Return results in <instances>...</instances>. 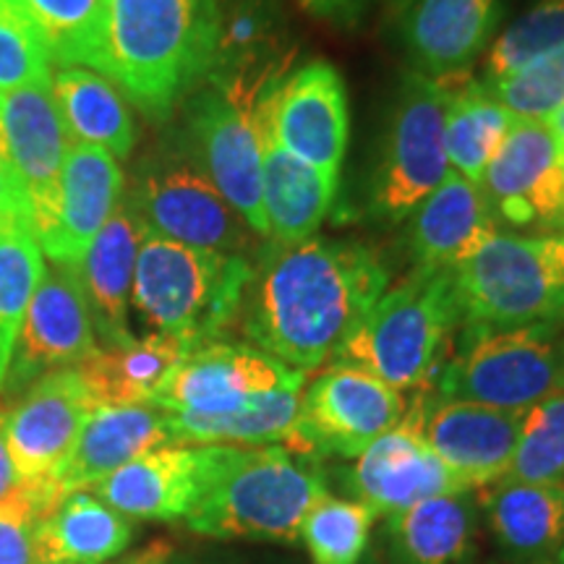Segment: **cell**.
Returning a JSON list of instances; mask_svg holds the SVG:
<instances>
[{"label": "cell", "instance_id": "obj_49", "mask_svg": "<svg viewBox=\"0 0 564 564\" xmlns=\"http://www.w3.org/2000/svg\"><path fill=\"white\" fill-rule=\"evenodd\" d=\"M61 564H68V562H61Z\"/></svg>", "mask_w": 564, "mask_h": 564}, {"label": "cell", "instance_id": "obj_37", "mask_svg": "<svg viewBox=\"0 0 564 564\" xmlns=\"http://www.w3.org/2000/svg\"><path fill=\"white\" fill-rule=\"evenodd\" d=\"M564 47V0H535L486 51L481 84L510 79L533 61Z\"/></svg>", "mask_w": 564, "mask_h": 564}, {"label": "cell", "instance_id": "obj_8", "mask_svg": "<svg viewBox=\"0 0 564 564\" xmlns=\"http://www.w3.org/2000/svg\"><path fill=\"white\" fill-rule=\"evenodd\" d=\"M449 89L419 70L400 79L382 144L366 183V217L400 225L434 192L449 171L444 116Z\"/></svg>", "mask_w": 564, "mask_h": 564}, {"label": "cell", "instance_id": "obj_14", "mask_svg": "<svg viewBox=\"0 0 564 564\" xmlns=\"http://www.w3.org/2000/svg\"><path fill=\"white\" fill-rule=\"evenodd\" d=\"M299 42L280 0H217V47L207 82L243 112L295 68Z\"/></svg>", "mask_w": 564, "mask_h": 564}, {"label": "cell", "instance_id": "obj_9", "mask_svg": "<svg viewBox=\"0 0 564 564\" xmlns=\"http://www.w3.org/2000/svg\"><path fill=\"white\" fill-rule=\"evenodd\" d=\"M126 202L144 223L147 232L167 241L246 257L253 249L257 232L217 192L183 144L181 133H173L171 141H162L139 162Z\"/></svg>", "mask_w": 564, "mask_h": 564}, {"label": "cell", "instance_id": "obj_13", "mask_svg": "<svg viewBox=\"0 0 564 564\" xmlns=\"http://www.w3.org/2000/svg\"><path fill=\"white\" fill-rule=\"evenodd\" d=\"M306 384V373L291 369L257 345L212 340L194 348L152 398L165 413L223 415L253 400Z\"/></svg>", "mask_w": 564, "mask_h": 564}, {"label": "cell", "instance_id": "obj_4", "mask_svg": "<svg viewBox=\"0 0 564 564\" xmlns=\"http://www.w3.org/2000/svg\"><path fill=\"white\" fill-rule=\"evenodd\" d=\"M253 280L246 253L167 241L147 232L133 272L131 308L152 333L202 348L236 322Z\"/></svg>", "mask_w": 564, "mask_h": 564}, {"label": "cell", "instance_id": "obj_26", "mask_svg": "<svg viewBox=\"0 0 564 564\" xmlns=\"http://www.w3.org/2000/svg\"><path fill=\"white\" fill-rule=\"evenodd\" d=\"M144 236V223L139 220L131 204L121 199L82 262L76 264L97 343H102L100 348H121L133 340L129 314L133 272Z\"/></svg>", "mask_w": 564, "mask_h": 564}, {"label": "cell", "instance_id": "obj_40", "mask_svg": "<svg viewBox=\"0 0 564 564\" xmlns=\"http://www.w3.org/2000/svg\"><path fill=\"white\" fill-rule=\"evenodd\" d=\"M484 87L514 118L549 123L554 112L564 108V47L520 68L510 79Z\"/></svg>", "mask_w": 564, "mask_h": 564}, {"label": "cell", "instance_id": "obj_41", "mask_svg": "<svg viewBox=\"0 0 564 564\" xmlns=\"http://www.w3.org/2000/svg\"><path fill=\"white\" fill-rule=\"evenodd\" d=\"M53 61L32 24L0 0V91L51 87Z\"/></svg>", "mask_w": 564, "mask_h": 564}, {"label": "cell", "instance_id": "obj_48", "mask_svg": "<svg viewBox=\"0 0 564 564\" xmlns=\"http://www.w3.org/2000/svg\"><path fill=\"white\" fill-rule=\"evenodd\" d=\"M390 3L394 6V9H398V11H405L408 9V6H411L413 3V0H390Z\"/></svg>", "mask_w": 564, "mask_h": 564}, {"label": "cell", "instance_id": "obj_18", "mask_svg": "<svg viewBox=\"0 0 564 564\" xmlns=\"http://www.w3.org/2000/svg\"><path fill=\"white\" fill-rule=\"evenodd\" d=\"M95 400L76 369H61L26 387L6 413V444L17 484L40 486L70 453Z\"/></svg>", "mask_w": 564, "mask_h": 564}, {"label": "cell", "instance_id": "obj_46", "mask_svg": "<svg viewBox=\"0 0 564 564\" xmlns=\"http://www.w3.org/2000/svg\"><path fill=\"white\" fill-rule=\"evenodd\" d=\"M554 131V139H556V147H560V154H562V165H564V108L556 110L552 116V121H549Z\"/></svg>", "mask_w": 564, "mask_h": 564}, {"label": "cell", "instance_id": "obj_30", "mask_svg": "<svg viewBox=\"0 0 564 564\" xmlns=\"http://www.w3.org/2000/svg\"><path fill=\"white\" fill-rule=\"evenodd\" d=\"M133 525L91 491L63 497L37 525L40 564H102L126 552Z\"/></svg>", "mask_w": 564, "mask_h": 564}, {"label": "cell", "instance_id": "obj_2", "mask_svg": "<svg viewBox=\"0 0 564 564\" xmlns=\"http://www.w3.org/2000/svg\"><path fill=\"white\" fill-rule=\"evenodd\" d=\"M217 0H105L89 68L150 121H167L207 82Z\"/></svg>", "mask_w": 564, "mask_h": 564}, {"label": "cell", "instance_id": "obj_5", "mask_svg": "<svg viewBox=\"0 0 564 564\" xmlns=\"http://www.w3.org/2000/svg\"><path fill=\"white\" fill-rule=\"evenodd\" d=\"M457 327L455 272L411 270L352 324L333 364L361 369L398 392L411 390L436 369L444 343Z\"/></svg>", "mask_w": 564, "mask_h": 564}, {"label": "cell", "instance_id": "obj_27", "mask_svg": "<svg viewBox=\"0 0 564 564\" xmlns=\"http://www.w3.org/2000/svg\"><path fill=\"white\" fill-rule=\"evenodd\" d=\"M262 202L267 220V241L293 246L314 238L333 209L337 181L282 150L262 126Z\"/></svg>", "mask_w": 564, "mask_h": 564}, {"label": "cell", "instance_id": "obj_23", "mask_svg": "<svg viewBox=\"0 0 564 564\" xmlns=\"http://www.w3.org/2000/svg\"><path fill=\"white\" fill-rule=\"evenodd\" d=\"M212 463V444H167L137 457L91 489L129 520H186L199 502Z\"/></svg>", "mask_w": 564, "mask_h": 564}, {"label": "cell", "instance_id": "obj_24", "mask_svg": "<svg viewBox=\"0 0 564 564\" xmlns=\"http://www.w3.org/2000/svg\"><path fill=\"white\" fill-rule=\"evenodd\" d=\"M405 223L413 270L426 272H457L499 232L481 186L453 167Z\"/></svg>", "mask_w": 564, "mask_h": 564}, {"label": "cell", "instance_id": "obj_35", "mask_svg": "<svg viewBox=\"0 0 564 564\" xmlns=\"http://www.w3.org/2000/svg\"><path fill=\"white\" fill-rule=\"evenodd\" d=\"M45 272V253L30 223H0V390L9 377L21 322Z\"/></svg>", "mask_w": 564, "mask_h": 564}, {"label": "cell", "instance_id": "obj_33", "mask_svg": "<svg viewBox=\"0 0 564 564\" xmlns=\"http://www.w3.org/2000/svg\"><path fill=\"white\" fill-rule=\"evenodd\" d=\"M447 89L444 147H447L449 167L481 186L486 167L510 133L514 116L502 102L494 100L481 82H465L457 89Z\"/></svg>", "mask_w": 564, "mask_h": 564}, {"label": "cell", "instance_id": "obj_10", "mask_svg": "<svg viewBox=\"0 0 564 564\" xmlns=\"http://www.w3.org/2000/svg\"><path fill=\"white\" fill-rule=\"evenodd\" d=\"M405 408L403 394L382 379L352 366L329 364L301 392L299 419L282 447L308 460H356L371 442L398 426Z\"/></svg>", "mask_w": 564, "mask_h": 564}, {"label": "cell", "instance_id": "obj_28", "mask_svg": "<svg viewBox=\"0 0 564 564\" xmlns=\"http://www.w3.org/2000/svg\"><path fill=\"white\" fill-rule=\"evenodd\" d=\"M53 100L63 129L76 144L100 147L116 160H126L137 147V121L129 100L110 79L84 66L53 70Z\"/></svg>", "mask_w": 564, "mask_h": 564}, {"label": "cell", "instance_id": "obj_38", "mask_svg": "<svg viewBox=\"0 0 564 564\" xmlns=\"http://www.w3.org/2000/svg\"><path fill=\"white\" fill-rule=\"evenodd\" d=\"M369 507L352 499H337L324 494L306 514L301 539L314 564H358L369 546L373 525Z\"/></svg>", "mask_w": 564, "mask_h": 564}, {"label": "cell", "instance_id": "obj_12", "mask_svg": "<svg viewBox=\"0 0 564 564\" xmlns=\"http://www.w3.org/2000/svg\"><path fill=\"white\" fill-rule=\"evenodd\" d=\"M183 108V144L209 175L243 223L267 238L262 202V139L249 112L228 100L220 89L202 84L186 97Z\"/></svg>", "mask_w": 564, "mask_h": 564}, {"label": "cell", "instance_id": "obj_36", "mask_svg": "<svg viewBox=\"0 0 564 564\" xmlns=\"http://www.w3.org/2000/svg\"><path fill=\"white\" fill-rule=\"evenodd\" d=\"M32 24L58 66L89 68L100 34L105 0H9Z\"/></svg>", "mask_w": 564, "mask_h": 564}, {"label": "cell", "instance_id": "obj_34", "mask_svg": "<svg viewBox=\"0 0 564 564\" xmlns=\"http://www.w3.org/2000/svg\"><path fill=\"white\" fill-rule=\"evenodd\" d=\"M303 387L280 390L253 400L241 411L223 415L167 413L175 444H236V447H264L285 444L299 419Z\"/></svg>", "mask_w": 564, "mask_h": 564}, {"label": "cell", "instance_id": "obj_3", "mask_svg": "<svg viewBox=\"0 0 564 564\" xmlns=\"http://www.w3.org/2000/svg\"><path fill=\"white\" fill-rule=\"evenodd\" d=\"M327 494L316 460L282 444H212V463L186 528L212 539H299L303 520Z\"/></svg>", "mask_w": 564, "mask_h": 564}, {"label": "cell", "instance_id": "obj_42", "mask_svg": "<svg viewBox=\"0 0 564 564\" xmlns=\"http://www.w3.org/2000/svg\"><path fill=\"white\" fill-rule=\"evenodd\" d=\"M55 510V499L45 486L13 484L0 499V564H40L37 525Z\"/></svg>", "mask_w": 564, "mask_h": 564}, {"label": "cell", "instance_id": "obj_25", "mask_svg": "<svg viewBox=\"0 0 564 564\" xmlns=\"http://www.w3.org/2000/svg\"><path fill=\"white\" fill-rule=\"evenodd\" d=\"M505 0H413L403 11V45L413 70L453 82L494 42Z\"/></svg>", "mask_w": 564, "mask_h": 564}, {"label": "cell", "instance_id": "obj_22", "mask_svg": "<svg viewBox=\"0 0 564 564\" xmlns=\"http://www.w3.org/2000/svg\"><path fill=\"white\" fill-rule=\"evenodd\" d=\"M123 171L100 147L70 144L51 228L37 238L47 262L76 267L123 199Z\"/></svg>", "mask_w": 564, "mask_h": 564}, {"label": "cell", "instance_id": "obj_16", "mask_svg": "<svg viewBox=\"0 0 564 564\" xmlns=\"http://www.w3.org/2000/svg\"><path fill=\"white\" fill-rule=\"evenodd\" d=\"M100 350L76 267L45 262L26 308L3 390L19 392L45 373L74 369Z\"/></svg>", "mask_w": 564, "mask_h": 564}, {"label": "cell", "instance_id": "obj_29", "mask_svg": "<svg viewBox=\"0 0 564 564\" xmlns=\"http://www.w3.org/2000/svg\"><path fill=\"white\" fill-rule=\"evenodd\" d=\"M175 337L150 333L121 348H100L74 366L95 405H150L171 371L188 356Z\"/></svg>", "mask_w": 564, "mask_h": 564}, {"label": "cell", "instance_id": "obj_47", "mask_svg": "<svg viewBox=\"0 0 564 564\" xmlns=\"http://www.w3.org/2000/svg\"><path fill=\"white\" fill-rule=\"evenodd\" d=\"M129 564H167V554L158 552V549H150V552L139 554L137 560H131Z\"/></svg>", "mask_w": 564, "mask_h": 564}, {"label": "cell", "instance_id": "obj_31", "mask_svg": "<svg viewBox=\"0 0 564 564\" xmlns=\"http://www.w3.org/2000/svg\"><path fill=\"white\" fill-rule=\"evenodd\" d=\"M486 510L499 544L520 556H549L564 549V486L533 481L491 484Z\"/></svg>", "mask_w": 564, "mask_h": 564}, {"label": "cell", "instance_id": "obj_21", "mask_svg": "<svg viewBox=\"0 0 564 564\" xmlns=\"http://www.w3.org/2000/svg\"><path fill=\"white\" fill-rule=\"evenodd\" d=\"M175 444L171 419L154 405H95L70 453L47 478L55 502L74 491H89L137 457Z\"/></svg>", "mask_w": 564, "mask_h": 564}, {"label": "cell", "instance_id": "obj_39", "mask_svg": "<svg viewBox=\"0 0 564 564\" xmlns=\"http://www.w3.org/2000/svg\"><path fill=\"white\" fill-rule=\"evenodd\" d=\"M507 481L564 486V390L523 413Z\"/></svg>", "mask_w": 564, "mask_h": 564}, {"label": "cell", "instance_id": "obj_43", "mask_svg": "<svg viewBox=\"0 0 564 564\" xmlns=\"http://www.w3.org/2000/svg\"><path fill=\"white\" fill-rule=\"evenodd\" d=\"M308 17L324 24H333L337 30H352L371 11L373 0H295Z\"/></svg>", "mask_w": 564, "mask_h": 564}, {"label": "cell", "instance_id": "obj_1", "mask_svg": "<svg viewBox=\"0 0 564 564\" xmlns=\"http://www.w3.org/2000/svg\"><path fill=\"white\" fill-rule=\"evenodd\" d=\"M387 288L390 267L358 241L270 243L253 264L243 333L259 350L308 373L333 361L337 345Z\"/></svg>", "mask_w": 564, "mask_h": 564}, {"label": "cell", "instance_id": "obj_19", "mask_svg": "<svg viewBox=\"0 0 564 564\" xmlns=\"http://www.w3.org/2000/svg\"><path fill=\"white\" fill-rule=\"evenodd\" d=\"M523 413L465 400L429 398L421 434L465 491L486 489L502 481L510 470Z\"/></svg>", "mask_w": 564, "mask_h": 564}, {"label": "cell", "instance_id": "obj_11", "mask_svg": "<svg viewBox=\"0 0 564 564\" xmlns=\"http://www.w3.org/2000/svg\"><path fill=\"white\" fill-rule=\"evenodd\" d=\"M251 118L272 133L282 150L340 181L350 141V110L345 79L333 63L319 58L295 66L253 105Z\"/></svg>", "mask_w": 564, "mask_h": 564}, {"label": "cell", "instance_id": "obj_15", "mask_svg": "<svg viewBox=\"0 0 564 564\" xmlns=\"http://www.w3.org/2000/svg\"><path fill=\"white\" fill-rule=\"evenodd\" d=\"M481 192L510 228L564 232V165L549 123L514 118L481 178Z\"/></svg>", "mask_w": 564, "mask_h": 564}, {"label": "cell", "instance_id": "obj_17", "mask_svg": "<svg viewBox=\"0 0 564 564\" xmlns=\"http://www.w3.org/2000/svg\"><path fill=\"white\" fill-rule=\"evenodd\" d=\"M426 400L429 394H415L398 426L371 442L352 463L350 489L356 502L369 507L373 514L390 518L423 499L465 491L423 440L421 419Z\"/></svg>", "mask_w": 564, "mask_h": 564}, {"label": "cell", "instance_id": "obj_44", "mask_svg": "<svg viewBox=\"0 0 564 564\" xmlns=\"http://www.w3.org/2000/svg\"><path fill=\"white\" fill-rule=\"evenodd\" d=\"M21 220L32 225V209L26 204V196L21 192L17 175L9 158H6L3 147H0V223Z\"/></svg>", "mask_w": 564, "mask_h": 564}, {"label": "cell", "instance_id": "obj_45", "mask_svg": "<svg viewBox=\"0 0 564 564\" xmlns=\"http://www.w3.org/2000/svg\"><path fill=\"white\" fill-rule=\"evenodd\" d=\"M13 484H17V478H13L9 444H6V413L0 411V499L13 489Z\"/></svg>", "mask_w": 564, "mask_h": 564}, {"label": "cell", "instance_id": "obj_6", "mask_svg": "<svg viewBox=\"0 0 564 564\" xmlns=\"http://www.w3.org/2000/svg\"><path fill=\"white\" fill-rule=\"evenodd\" d=\"M460 327L564 322V232H497L455 272Z\"/></svg>", "mask_w": 564, "mask_h": 564}, {"label": "cell", "instance_id": "obj_20", "mask_svg": "<svg viewBox=\"0 0 564 564\" xmlns=\"http://www.w3.org/2000/svg\"><path fill=\"white\" fill-rule=\"evenodd\" d=\"M66 139L51 87L0 91V141L32 209L37 238L53 223Z\"/></svg>", "mask_w": 564, "mask_h": 564}, {"label": "cell", "instance_id": "obj_7", "mask_svg": "<svg viewBox=\"0 0 564 564\" xmlns=\"http://www.w3.org/2000/svg\"><path fill=\"white\" fill-rule=\"evenodd\" d=\"M564 390V322L507 329L465 327L444 364L440 398L523 413Z\"/></svg>", "mask_w": 564, "mask_h": 564}, {"label": "cell", "instance_id": "obj_32", "mask_svg": "<svg viewBox=\"0 0 564 564\" xmlns=\"http://www.w3.org/2000/svg\"><path fill=\"white\" fill-rule=\"evenodd\" d=\"M463 494L423 499L390 514V539L403 564H460L474 541L476 512Z\"/></svg>", "mask_w": 564, "mask_h": 564}]
</instances>
